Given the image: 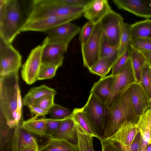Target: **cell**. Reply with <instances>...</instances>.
I'll return each instance as SVG.
<instances>
[{
	"label": "cell",
	"instance_id": "obj_10",
	"mask_svg": "<svg viewBox=\"0 0 151 151\" xmlns=\"http://www.w3.org/2000/svg\"><path fill=\"white\" fill-rule=\"evenodd\" d=\"M114 76L110 95L105 103L107 105L110 104L116 95L126 89L132 84L137 83L130 58Z\"/></svg>",
	"mask_w": 151,
	"mask_h": 151
},
{
	"label": "cell",
	"instance_id": "obj_28",
	"mask_svg": "<svg viewBox=\"0 0 151 151\" xmlns=\"http://www.w3.org/2000/svg\"><path fill=\"white\" fill-rule=\"evenodd\" d=\"M130 58L137 83H139L142 68L147 62L144 57L138 50L130 45Z\"/></svg>",
	"mask_w": 151,
	"mask_h": 151
},
{
	"label": "cell",
	"instance_id": "obj_15",
	"mask_svg": "<svg viewBox=\"0 0 151 151\" xmlns=\"http://www.w3.org/2000/svg\"><path fill=\"white\" fill-rule=\"evenodd\" d=\"M127 90L132 106L139 117L151 106V103L144 90L139 83H135Z\"/></svg>",
	"mask_w": 151,
	"mask_h": 151
},
{
	"label": "cell",
	"instance_id": "obj_50",
	"mask_svg": "<svg viewBox=\"0 0 151 151\" xmlns=\"http://www.w3.org/2000/svg\"><path fill=\"white\" fill-rule=\"evenodd\" d=\"M150 76H151V70H150Z\"/></svg>",
	"mask_w": 151,
	"mask_h": 151
},
{
	"label": "cell",
	"instance_id": "obj_44",
	"mask_svg": "<svg viewBox=\"0 0 151 151\" xmlns=\"http://www.w3.org/2000/svg\"><path fill=\"white\" fill-rule=\"evenodd\" d=\"M30 112L35 115V116L37 117H45L48 113V111H45L40 108L33 105H31L28 106Z\"/></svg>",
	"mask_w": 151,
	"mask_h": 151
},
{
	"label": "cell",
	"instance_id": "obj_42",
	"mask_svg": "<svg viewBox=\"0 0 151 151\" xmlns=\"http://www.w3.org/2000/svg\"><path fill=\"white\" fill-rule=\"evenodd\" d=\"M62 4L71 6L85 7L90 0H59Z\"/></svg>",
	"mask_w": 151,
	"mask_h": 151
},
{
	"label": "cell",
	"instance_id": "obj_32",
	"mask_svg": "<svg viewBox=\"0 0 151 151\" xmlns=\"http://www.w3.org/2000/svg\"><path fill=\"white\" fill-rule=\"evenodd\" d=\"M130 25L124 22L119 46V56L130 46L132 39Z\"/></svg>",
	"mask_w": 151,
	"mask_h": 151
},
{
	"label": "cell",
	"instance_id": "obj_33",
	"mask_svg": "<svg viewBox=\"0 0 151 151\" xmlns=\"http://www.w3.org/2000/svg\"><path fill=\"white\" fill-rule=\"evenodd\" d=\"M112 67L105 59L99 58L97 61L88 69L91 73L102 78L106 76Z\"/></svg>",
	"mask_w": 151,
	"mask_h": 151
},
{
	"label": "cell",
	"instance_id": "obj_29",
	"mask_svg": "<svg viewBox=\"0 0 151 151\" xmlns=\"http://www.w3.org/2000/svg\"><path fill=\"white\" fill-rule=\"evenodd\" d=\"M71 117L75 123L83 131L96 137L93 128L82 108L74 109Z\"/></svg>",
	"mask_w": 151,
	"mask_h": 151
},
{
	"label": "cell",
	"instance_id": "obj_41",
	"mask_svg": "<svg viewBox=\"0 0 151 151\" xmlns=\"http://www.w3.org/2000/svg\"><path fill=\"white\" fill-rule=\"evenodd\" d=\"M101 142L102 151H122L117 144L114 142L104 139Z\"/></svg>",
	"mask_w": 151,
	"mask_h": 151
},
{
	"label": "cell",
	"instance_id": "obj_21",
	"mask_svg": "<svg viewBox=\"0 0 151 151\" xmlns=\"http://www.w3.org/2000/svg\"><path fill=\"white\" fill-rule=\"evenodd\" d=\"M15 128H11L8 126L4 118L1 114L0 151H13L12 143Z\"/></svg>",
	"mask_w": 151,
	"mask_h": 151
},
{
	"label": "cell",
	"instance_id": "obj_5",
	"mask_svg": "<svg viewBox=\"0 0 151 151\" xmlns=\"http://www.w3.org/2000/svg\"><path fill=\"white\" fill-rule=\"evenodd\" d=\"M84 8L65 5L59 0H34L32 10L27 23L48 17L82 14Z\"/></svg>",
	"mask_w": 151,
	"mask_h": 151
},
{
	"label": "cell",
	"instance_id": "obj_48",
	"mask_svg": "<svg viewBox=\"0 0 151 151\" xmlns=\"http://www.w3.org/2000/svg\"><path fill=\"white\" fill-rule=\"evenodd\" d=\"M145 151H151V140L147 144Z\"/></svg>",
	"mask_w": 151,
	"mask_h": 151
},
{
	"label": "cell",
	"instance_id": "obj_19",
	"mask_svg": "<svg viewBox=\"0 0 151 151\" xmlns=\"http://www.w3.org/2000/svg\"><path fill=\"white\" fill-rule=\"evenodd\" d=\"M49 138L65 140L77 145L78 137L76 123L71 116L63 119L58 129Z\"/></svg>",
	"mask_w": 151,
	"mask_h": 151
},
{
	"label": "cell",
	"instance_id": "obj_13",
	"mask_svg": "<svg viewBox=\"0 0 151 151\" xmlns=\"http://www.w3.org/2000/svg\"><path fill=\"white\" fill-rule=\"evenodd\" d=\"M82 14H78L65 17H48L27 23L21 32L35 31L45 32L58 25L78 19Z\"/></svg>",
	"mask_w": 151,
	"mask_h": 151
},
{
	"label": "cell",
	"instance_id": "obj_39",
	"mask_svg": "<svg viewBox=\"0 0 151 151\" xmlns=\"http://www.w3.org/2000/svg\"><path fill=\"white\" fill-rule=\"evenodd\" d=\"M95 24L88 21L85 23L81 30L79 37V41L81 44L86 43L91 37Z\"/></svg>",
	"mask_w": 151,
	"mask_h": 151
},
{
	"label": "cell",
	"instance_id": "obj_31",
	"mask_svg": "<svg viewBox=\"0 0 151 151\" xmlns=\"http://www.w3.org/2000/svg\"><path fill=\"white\" fill-rule=\"evenodd\" d=\"M151 66L147 62L142 66L141 71L140 84L151 103Z\"/></svg>",
	"mask_w": 151,
	"mask_h": 151
},
{
	"label": "cell",
	"instance_id": "obj_30",
	"mask_svg": "<svg viewBox=\"0 0 151 151\" xmlns=\"http://www.w3.org/2000/svg\"><path fill=\"white\" fill-rule=\"evenodd\" d=\"M76 126L78 137L77 145L79 151H94L93 145L94 137L83 131L76 123Z\"/></svg>",
	"mask_w": 151,
	"mask_h": 151
},
{
	"label": "cell",
	"instance_id": "obj_18",
	"mask_svg": "<svg viewBox=\"0 0 151 151\" xmlns=\"http://www.w3.org/2000/svg\"><path fill=\"white\" fill-rule=\"evenodd\" d=\"M27 147H31L39 151V147L36 137L19 125L15 128L13 151H22Z\"/></svg>",
	"mask_w": 151,
	"mask_h": 151
},
{
	"label": "cell",
	"instance_id": "obj_27",
	"mask_svg": "<svg viewBox=\"0 0 151 151\" xmlns=\"http://www.w3.org/2000/svg\"><path fill=\"white\" fill-rule=\"evenodd\" d=\"M132 38L151 39V20L147 19L130 25Z\"/></svg>",
	"mask_w": 151,
	"mask_h": 151
},
{
	"label": "cell",
	"instance_id": "obj_40",
	"mask_svg": "<svg viewBox=\"0 0 151 151\" xmlns=\"http://www.w3.org/2000/svg\"><path fill=\"white\" fill-rule=\"evenodd\" d=\"M45 119L46 121V127L45 137H49L58 129L63 119H56L52 118Z\"/></svg>",
	"mask_w": 151,
	"mask_h": 151
},
{
	"label": "cell",
	"instance_id": "obj_11",
	"mask_svg": "<svg viewBox=\"0 0 151 151\" xmlns=\"http://www.w3.org/2000/svg\"><path fill=\"white\" fill-rule=\"evenodd\" d=\"M80 27L70 22L65 23L52 28L45 32V38L49 42L68 45L71 40L80 32Z\"/></svg>",
	"mask_w": 151,
	"mask_h": 151
},
{
	"label": "cell",
	"instance_id": "obj_4",
	"mask_svg": "<svg viewBox=\"0 0 151 151\" xmlns=\"http://www.w3.org/2000/svg\"><path fill=\"white\" fill-rule=\"evenodd\" d=\"M82 109L85 114L96 136L100 142L103 140L104 133L110 117L108 105L90 93Z\"/></svg>",
	"mask_w": 151,
	"mask_h": 151
},
{
	"label": "cell",
	"instance_id": "obj_36",
	"mask_svg": "<svg viewBox=\"0 0 151 151\" xmlns=\"http://www.w3.org/2000/svg\"><path fill=\"white\" fill-rule=\"evenodd\" d=\"M130 45L139 51H151V39L132 38Z\"/></svg>",
	"mask_w": 151,
	"mask_h": 151
},
{
	"label": "cell",
	"instance_id": "obj_35",
	"mask_svg": "<svg viewBox=\"0 0 151 151\" xmlns=\"http://www.w3.org/2000/svg\"><path fill=\"white\" fill-rule=\"evenodd\" d=\"M130 46L120 55L114 64L112 69L111 74L116 75L125 65L130 58Z\"/></svg>",
	"mask_w": 151,
	"mask_h": 151
},
{
	"label": "cell",
	"instance_id": "obj_2",
	"mask_svg": "<svg viewBox=\"0 0 151 151\" xmlns=\"http://www.w3.org/2000/svg\"><path fill=\"white\" fill-rule=\"evenodd\" d=\"M19 79L18 72L0 77L1 114L11 128L21 125L24 121Z\"/></svg>",
	"mask_w": 151,
	"mask_h": 151
},
{
	"label": "cell",
	"instance_id": "obj_16",
	"mask_svg": "<svg viewBox=\"0 0 151 151\" xmlns=\"http://www.w3.org/2000/svg\"><path fill=\"white\" fill-rule=\"evenodd\" d=\"M119 9L147 19L151 18V0H112Z\"/></svg>",
	"mask_w": 151,
	"mask_h": 151
},
{
	"label": "cell",
	"instance_id": "obj_9",
	"mask_svg": "<svg viewBox=\"0 0 151 151\" xmlns=\"http://www.w3.org/2000/svg\"><path fill=\"white\" fill-rule=\"evenodd\" d=\"M42 44L32 49L23 65L21 71L23 80L31 85L38 80V76L42 65Z\"/></svg>",
	"mask_w": 151,
	"mask_h": 151
},
{
	"label": "cell",
	"instance_id": "obj_12",
	"mask_svg": "<svg viewBox=\"0 0 151 151\" xmlns=\"http://www.w3.org/2000/svg\"><path fill=\"white\" fill-rule=\"evenodd\" d=\"M42 64L59 67L63 64L68 46L49 42L45 39L42 43Z\"/></svg>",
	"mask_w": 151,
	"mask_h": 151
},
{
	"label": "cell",
	"instance_id": "obj_7",
	"mask_svg": "<svg viewBox=\"0 0 151 151\" xmlns=\"http://www.w3.org/2000/svg\"><path fill=\"white\" fill-rule=\"evenodd\" d=\"M103 29L100 22L96 24L93 32L87 41L81 45L84 66L89 69L99 58V52Z\"/></svg>",
	"mask_w": 151,
	"mask_h": 151
},
{
	"label": "cell",
	"instance_id": "obj_23",
	"mask_svg": "<svg viewBox=\"0 0 151 151\" xmlns=\"http://www.w3.org/2000/svg\"><path fill=\"white\" fill-rule=\"evenodd\" d=\"M56 91L53 89L45 85L33 87L29 91L22 101L23 105L27 106L31 105L36 99L47 95H55Z\"/></svg>",
	"mask_w": 151,
	"mask_h": 151
},
{
	"label": "cell",
	"instance_id": "obj_22",
	"mask_svg": "<svg viewBox=\"0 0 151 151\" xmlns=\"http://www.w3.org/2000/svg\"><path fill=\"white\" fill-rule=\"evenodd\" d=\"M119 47L111 45L105 35H102L99 52V58L106 60L112 67L119 57Z\"/></svg>",
	"mask_w": 151,
	"mask_h": 151
},
{
	"label": "cell",
	"instance_id": "obj_17",
	"mask_svg": "<svg viewBox=\"0 0 151 151\" xmlns=\"http://www.w3.org/2000/svg\"><path fill=\"white\" fill-rule=\"evenodd\" d=\"M112 10L107 0H90L84 8V17L95 24Z\"/></svg>",
	"mask_w": 151,
	"mask_h": 151
},
{
	"label": "cell",
	"instance_id": "obj_43",
	"mask_svg": "<svg viewBox=\"0 0 151 151\" xmlns=\"http://www.w3.org/2000/svg\"><path fill=\"white\" fill-rule=\"evenodd\" d=\"M141 140V135L139 131L131 143L128 151H138L140 145Z\"/></svg>",
	"mask_w": 151,
	"mask_h": 151
},
{
	"label": "cell",
	"instance_id": "obj_26",
	"mask_svg": "<svg viewBox=\"0 0 151 151\" xmlns=\"http://www.w3.org/2000/svg\"><path fill=\"white\" fill-rule=\"evenodd\" d=\"M21 126L31 133L45 136L46 122L45 118L39 119L34 116L27 120L24 121Z\"/></svg>",
	"mask_w": 151,
	"mask_h": 151
},
{
	"label": "cell",
	"instance_id": "obj_49",
	"mask_svg": "<svg viewBox=\"0 0 151 151\" xmlns=\"http://www.w3.org/2000/svg\"><path fill=\"white\" fill-rule=\"evenodd\" d=\"M79 151V149H78V150H74V151Z\"/></svg>",
	"mask_w": 151,
	"mask_h": 151
},
{
	"label": "cell",
	"instance_id": "obj_6",
	"mask_svg": "<svg viewBox=\"0 0 151 151\" xmlns=\"http://www.w3.org/2000/svg\"><path fill=\"white\" fill-rule=\"evenodd\" d=\"M0 38V75L18 72L21 66L22 56L12 45Z\"/></svg>",
	"mask_w": 151,
	"mask_h": 151
},
{
	"label": "cell",
	"instance_id": "obj_37",
	"mask_svg": "<svg viewBox=\"0 0 151 151\" xmlns=\"http://www.w3.org/2000/svg\"><path fill=\"white\" fill-rule=\"evenodd\" d=\"M54 96L47 95L42 96L35 100L31 105L38 107L48 111L49 109L55 104Z\"/></svg>",
	"mask_w": 151,
	"mask_h": 151
},
{
	"label": "cell",
	"instance_id": "obj_38",
	"mask_svg": "<svg viewBox=\"0 0 151 151\" xmlns=\"http://www.w3.org/2000/svg\"><path fill=\"white\" fill-rule=\"evenodd\" d=\"M58 68L57 66L42 64L38 76V80L50 79L55 75Z\"/></svg>",
	"mask_w": 151,
	"mask_h": 151
},
{
	"label": "cell",
	"instance_id": "obj_46",
	"mask_svg": "<svg viewBox=\"0 0 151 151\" xmlns=\"http://www.w3.org/2000/svg\"><path fill=\"white\" fill-rule=\"evenodd\" d=\"M148 114L150 123V139L151 140V108H149L147 109L146 110Z\"/></svg>",
	"mask_w": 151,
	"mask_h": 151
},
{
	"label": "cell",
	"instance_id": "obj_34",
	"mask_svg": "<svg viewBox=\"0 0 151 151\" xmlns=\"http://www.w3.org/2000/svg\"><path fill=\"white\" fill-rule=\"evenodd\" d=\"M73 111L60 105L54 104L48 111L52 119H63L71 116Z\"/></svg>",
	"mask_w": 151,
	"mask_h": 151
},
{
	"label": "cell",
	"instance_id": "obj_45",
	"mask_svg": "<svg viewBox=\"0 0 151 151\" xmlns=\"http://www.w3.org/2000/svg\"><path fill=\"white\" fill-rule=\"evenodd\" d=\"M151 67V51H139Z\"/></svg>",
	"mask_w": 151,
	"mask_h": 151
},
{
	"label": "cell",
	"instance_id": "obj_20",
	"mask_svg": "<svg viewBox=\"0 0 151 151\" xmlns=\"http://www.w3.org/2000/svg\"><path fill=\"white\" fill-rule=\"evenodd\" d=\"M114 77V75L111 74L101 78L98 81L94 83L90 93H93L101 101L105 104L110 95Z\"/></svg>",
	"mask_w": 151,
	"mask_h": 151
},
{
	"label": "cell",
	"instance_id": "obj_3",
	"mask_svg": "<svg viewBox=\"0 0 151 151\" xmlns=\"http://www.w3.org/2000/svg\"><path fill=\"white\" fill-rule=\"evenodd\" d=\"M127 89L116 95L108 105L110 114L104 134V139L114 134L125 121L136 124L139 120V117L134 111Z\"/></svg>",
	"mask_w": 151,
	"mask_h": 151
},
{
	"label": "cell",
	"instance_id": "obj_47",
	"mask_svg": "<svg viewBox=\"0 0 151 151\" xmlns=\"http://www.w3.org/2000/svg\"><path fill=\"white\" fill-rule=\"evenodd\" d=\"M22 151H39L33 148L30 147H25Z\"/></svg>",
	"mask_w": 151,
	"mask_h": 151
},
{
	"label": "cell",
	"instance_id": "obj_1",
	"mask_svg": "<svg viewBox=\"0 0 151 151\" xmlns=\"http://www.w3.org/2000/svg\"><path fill=\"white\" fill-rule=\"evenodd\" d=\"M34 0H0V38L12 43L27 22Z\"/></svg>",
	"mask_w": 151,
	"mask_h": 151
},
{
	"label": "cell",
	"instance_id": "obj_14",
	"mask_svg": "<svg viewBox=\"0 0 151 151\" xmlns=\"http://www.w3.org/2000/svg\"><path fill=\"white\" fill-rule=\"evenodd\" d=\"M139 132L136 124L127 120L122 124L114 134L106 139L116 143L122 151H128L131 143Z\"/></svg>",
	"mask_w": 151,
	"mask_h": 151
},
{
	"label": "cell",
	"instance_id": "obj_8",
	"mask_svg": "<svg viewBox=\"0 0 151 151\" xmlns=\"http://www.w3.org/2000/svg\"><path fill=\"white\" fill-rule=\"evenodd\" d=\"M103 34L109 44L113 46H119L124 22V19L119 14L112 10L100 22Z\"/></svg>",
	"mask_w": 151,
	"mask_h": 151
},
{
	"label": "cell",
	"instance_id": "obj_25",
	"mask_svg": "<svg viewBox=\"0 0 151 151\" xmlns=\"http://www.w3.org/2000/svg\"><path fill=\"white\" fill-rule=\"evenodd\" d=\"M77 150V145L66 140L49 138L46 143L39 147V151H73Z\"/></svg>",
	"mask_w": 151,
	"mask_h": 151
},
{
	"label": "cell",
	"instance_id": "obj_24",
	"mask_svg": "<svg viewBox=\"0 0 151 151\" xmlns=\"http://www.w3.org/2000/svg\"><path fill=\"white\" fill-rule=\"evenodd\" d=\"M141 135V142L138 151H145L147 144L150 139V120L147 111L141 115L136 124Z\"/></svg>",
	"mask_w": 151,
	"mask_h": 151
}]
</instances>
